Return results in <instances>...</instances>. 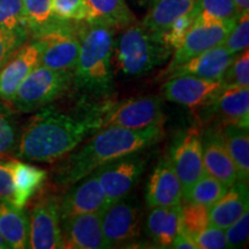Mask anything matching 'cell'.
<instances>
[{
	"mask_svg": "<svg viewBox=\"0 0 249 249\" xmlns=\"http://www.w3.org/2000/svg\"><path fill=\"white\" fill-rule=\"evenodd\" d=\"M201 136L204 173L219 180L227 187L240 180L235 165L224 143L219 127L205 130L203 134L201 133Z\"/></svg>",
	"mask_w": 249,
	"mask_h": 249,
	"instance_id": "18",
	"label": "cell"
},
{
	"mask_svg": "<svg viewBox=\"0 0 249 249\" xmlns=\"http://www.w3.org/2000/svg\"><path fill=\"white\" fill-rule=\"evenodd\" d=\"M91 130L88 117L79 119L46 108L24 127L15 155L24 160L52 163L73 151Z\"/></svg>",
	"mask_w": 249,
	"mask_h": 249,
	"instance_id": "2",
	"label": "cell"
},
{
	"mask_svg": "<svg viewBox=\"0 0 249 249\" xmlns=\"http://www.w3.org/2000/svg\"><path fill=\"white\" fill-rule=\"evenodd\" d=\"M52 12L59 20L87 21L89 12L85 0H51Z\"/></svg>",
	"mask_w": 249,
	"mask_h": 249,
	"instance_id": "36",
	"label": "cell"
},
{
	"mask_svg": "<svg viewBox=\"0 0 249 249\" xmlns=\"http://www.w3.org/2000/svg\"><path fill=\"white\" fill-rule=\"evenodd\" d=\"M196 247L200 249H223L226 248L225 230L209 225L194 238Z\"/></svg>",
	"mask_w": 249,
	"mask_h": 249,
	"instance_id": "40",
	"label": "cell"
},
{
	"mask_svg": "<svg viewBox=\"0 0 249 249\" xmlns=\"http://www.w3.org/2000/svg\"><path fill=\"white\" fill-rule=\"evenodd\" d=\"M113 29L107 24L81 21L80 51L71 73L74 86L92 96H107L113 88Z\"/></svg>",
	"mask_w": 249,
	"mask_h": 249,
	"instance_id": "3",
	"label": "cell"
},
{
	"mask_svg": "<svg viewBox=\"0 0 249 249\" xmlns=\"http://www.w3.org/2000/svg\"><path fill=\"white\" fill-rule=\"evenodd\" d=\"M171 248H177V249H197L196 247L194 240L191 235H188L185 233L182 230H180L178 235L174 239Z\"/></svg>",
	"mask_w": 249,
	"mask_h": 249,
	"instance_id": "42",
	"label": "cell"
},
{
	"mask_svg": "<svg viewBox=\"0 0 249 249\" xmlns=\"http://www.w3.org/2000/svg\"><path fill=\"white\" fill-rule=\"evenodd\" d=\"M141 205L128 195L112 202L101 213L103 235L107 248L132 242L141 234Z\"/></svg>",
	"mask_w": 249,
	"mask_h": 249,
	"instance_id": "8",
	"label": "cell"
},
{
	"mask_svg": "<svg viewBox=\"0 0 249 249\" xmlns=\"http://www.w3.org/2000/svg\"><path fill=\"white\" fill-rule=\"evenodd\" d=\"M7 248V246H6L4 239H2V236L0 235V249H6Z\"/></svg>",
	"mask_w": 249,
	"mask_h": 249,
	"instance_id": "45",
	"label": "cell"
},
{
	"mask_svg": "<svg viewBox=\"0 0 249 249\" xmlns=\"http://www.w3.org/2000/svg\"><path fill=\"white\" fill-rule=\"evenodd\" d=\"M161 99L158 96L130 98L101 107L88 119L93 130L105 127L142 129L163 123Z\"/></svg>",
	"mask_w": 249,
	"mask_h": 249,
	"instance_id": "5",
	"label": "cell"
},
{
	"mask_svg": "<svg viewBox=\"0 0 249 249\" xmlns=\"http://www.w3.org/2000/svg\"><path fill=\"white\" fill-rule=\"evenodd\" d=\"M233 59L234 55L230 53L225 46L218 45L182 62L166 76L171 79L179 75H193L205 80L222 81Z\"/></svg>",
	"mask_w": 249,
	"mask_h": 249,
	"instance_id": "19",
	"label": "cell"
},
{
	"mask_svg": "<svg viewBox=\"0 0 249 249\" xmlns=\"http://www.w3.org/2000/svg\"><path fill=\"white\" fill-rule=\"evenodd\" d=\"M89 22L107 24L113 30L124 29L135 22V17L124 0H85Z\"/></svg>",
	"mask_w": 249,
	"mask_h": 249,
	"instance_id": "25",
	"label": "cell"
},
{
	"mask_svg": "<svg viewBox=\"0 0 249 249\" xmlns=\"http://www.w3.org/2000/svg\"><path fill=\"white\" fill-rule=\"evenodd\" d=\"M180 208L181 204L174 207H155L149 211L145 220V233L158 247L171 248L181 230Z\"/></svg>",
	"mask_w": 249,
	"mask_h": 249,
	"instance_id": "22",
	"label": "cell"
},
{
	"mask_svg": "<svg viewBox=\"0 0 249 249\" xmlns=\"http://www.w3.org/2000/svg\"><path fill=\"white\" fill-rule=\"evenodd\" d=\"M29 35L34 38L53 26L59 18L52 12L51 0H22Z\"/></svg>",
	"mask_w": 249,
	"mask_h": 249,
	"instance_id": "28",
	"label": "cell"
},
{
	"mask_svg": "<svg viewBox=\"0 0 249 249\" xmlns=\"http://www.w3.org/2000/svg\"><path fill=\"white\" fill-rule=\"evenodd\" d=\"M133 1L135 2V4H138L139 6H141V7H143V6H151L156 0H133Z\"/></svg>",
	"mask_w": 249,
	"mask_h": 249,
	"instance_id": "44",
	"label": "cell"
},
{
	"mask_svg": "<svg viewBox=\"0 0 249 249\" xmlns=\"http://www.w3.org/2000/svg\"><path fill=\"white\" fill-rule=\"evenodd\" d=\"M61 222V236L64 248H107L102 231L101 213L77 214V216L62 219Z\"/></svg>",
	"mask_w": 249,
	"mask_h": 249,
	"instance_id": "17",
	"label": "cell"
},
{
	"mask_svg": "<svg viewBox=\"0 0 249 249\" xmlns=\"http://www.w3.org/2000/svg\"><path fill=\"white\" fill-rule=\"evenodd\" d=\"M18 143L17 124L9 111L0 103V160L14 154Z\"/></svg>",
	"mask_w": 249,
	"mask_h": 249,
	"instance_id": "32",
	"label": "cell"
},
{
	"mask_svg": "<svg viewBox=\"0 0 249 249\" xmlns=\"http://www.w3.org/2000/svg\"><path fill=\"white\" fill-rule=\"evenodd\" d=\"M197 0H156L142 24L152 34L160 36L173 21L194 11Z\"/></svg>",
	"mask_w": 249,
	"mask_h": 249,
	"instance_id": "26",
	"label": "cell"
},
{
	"mask_svg": "<svg viewBox=\"0 0 249 249\" xmlns=\"http://www.w3.org/2000/svg\"><path fill=\"white\" fill-rule=\"evenodd\" d=\"M223 85L249 87V52L244 50L241 54L233 59L225 75L222 80Z\"/></svg>",
	"mask_w": 249,
	"mask_h": 249,
	"instance_id": "38",
	"label": "cell"
},
{
	"mask_svg": "<svg viewBox=\"0 0 249 249\" xmlns=\"http://www.w3.org/2000/svg\"><path fill=\"white\" fill-rule=\"evenodd\" d=\"M181 230L192 238L210 225L209 208L195 202H187L180 208Z\"/></svg>",
	"mask_w": 249,
	"mask_h": 249,
	"instance_id": "31",
	"label": "cell"
},
{
	"mask_svg": "<svg viewBox=\"0 0 249 249\" xmlns=\"http://www.w3.org/2000/svg\"><path fill=\"white\" fill-rule=\"evenodd\" d=\"M60 220L59 198L52 194L40 195L30 211L28 248H64Z\"/></svg>",
	"mask_w": 249,
	"mask_h": 249,
	"instance_id": "11",
	"label": "cell"
},
{
	"mask_svg": "<svg viewBox=\"0 0 249 249\" xmlns=\"http://www.w3.org/2000/svg\"><path fill=\"white\" fill-rule=\"evenodd\" d=\"M81 21L58 20L35 37L42 43L39 65L50 70L73 73L80 51Z\"/></svg>",
	"mask_w": 249,
	"mask_h": 249,
	"instance_id": "7",
	"label": "cell"
},
{
	"mask_svg": "<svg viewBox=\"0 0 249 249\" xmlns=\"http://www.w3.org/2000/svg\"><path fill=\"white\" fill-rule=\"evenodd\" d=\"M0 27L28 31L22 0H0Z\"/></svg>",
	"mask_w": 249,
	"mask_h": 249,
	"instance_id": "33",
	"label": "cell"
},
{
	"mask_svg": "<svg viewBox=\"0 0 249 249\" xmlns=\"http://www.w3.org/2000/svg\"><path fill=\"white\" fill-rule=\"evenodd\" d=\"M0 235L7 248H28L29 217L24 208H18L8 201L0 202Z\"/></svg>",
	"mask_w": 249,
	"mask_h": 249,
	"instance_id": "23",
	"label": "cell"
},
{
	"mask_svg": "<svg viewBox=\"0 0 249 249\" xmlns=\"http://www.w3.org/2000/svg\"><path fill=\"white\" fill-rule=\"evenodd\" d=\"M249 213L245 211L234 223L225 229L226 248H240L248 240Z\"/></svg>",
	"mask_w": 249,
	"mask_h": 249,
	"instance_id": "39",
	"label": "cell"
},
{
	"mask_svg": "<svg viewBox=\"0 0 249 249\" xmlns=\"http://www.w3.org/2000/svg\"><path fill=\"white\" fill-rule=\"evenodd\" d=\"M195 18L205 21L238 20L239 14L233 0H197Z\"/></svg>",
	"mask_w": 249,
	"mask_h": 249,
	"instance_id": "30",
	"label": "cell"
},
{
	"mask_svg": "<svg viewBox=\"0 0 249 249\" xmlns=\"http://www.w3.org/2000/svg\"><path fill=\"white\" fill-rule=\"evenodd\" d=\"M169 160L181 183L183 196L204 174L202 136L197 127L177 135L170 148Z\"/></svg>",
	"mask_w": 249,
	"mask_h": 249,
	"instance_id": "9",
	"label": "cell"
},
{
	"mask_svg": "<svg viewBox=\"0 0 249 249\" xmlns=\"http://www.w3.org/2000/svg\"><path fill=\"white\" fill-rule=\"evenodd\" d=\"M222 85V81L179 75L167 79L163 85V93L167 101L182 105L193 112H198L209 104Z\"/></svg>",
	"mask_w": 249,
	"mask_h": 249,
	"instance_id": "13",
	"label": "cell"
},
{
	"mask_svg": "<svg viewBox=\"0 0 249 249\" xmlns=\"http://www.w3.org/2000/svg\"><path fill=\"white\" fill-rule=\"evenodd\" d=\"M14 182V194L12 203L24 208L31 198L42 189L48 178L45 170L24 161L9 160Z\"/></svg>",
	"mask_w": 249,
	"mask_h": 249,
	"instance_id": "24",
	"label": "cell"
},
{
	"mask_svg": "<svg viewBox=\"0 0 249 249\" xmlns=\"http://www.w3.org/2000/svg\"><path fill=\"white\" fill-rule=\"evenodd\" d=\"M249 44V14L244 13L238 20L224 40L223 45L232 55H235L248 49Z\"/></svg>",
	"mask_w": 249,
	"mask_h": 249,
	"instance_id": "35",
	"label": "cell"
},
{
	"mask_svg": "<svg viewBox=\"0 0 249 249\" xmlns=\"http://www.w3.org/2000/svg\"><path fill=\"white\" fill-rule=\"evenodd\" d=\"M163 138V124L142 129L105 127L62 163L55 174L58 185L70 187L97 167L124 156L141 152Z\"/></svg>",
	"mask_w": 249,
	"mask_h": 249,
	"instance_id": "1",
	"label": "cell"
},
{
	"mask_svg": "<svg viewBox=\"0 0 249 249\" xmlns=\"http://www.w3.org/2000/svg\"><path fill=\"white\" fill-rule=\"evenodd\" d=\"M29 33L24 30H11L0 27V68L14 52L27 42Z\"/></svg>",
	"mask_w": 249,
	"mask_h": 249,
	"instance_id": "37",
	"label": "cell"
},
{
	"mask_svg": "<svg viewBox=\"0 0 249 249\" xmlns=\"http://www.w3.org/2000/svg\"><path fill=\"white\" fill-rule=\"evenodd\" d=\"M144 165V158L140 152H135L108 161L93 171L107 195V205L132 192L141 179Z\"/></svg>",
	"mask_w": 249,
	"mask_h": 249,
	"instance_id": "12",
	"label": "cell"
},
{
	"mask_svg": "<svg viewBox=\"0 0 249 249\" xmlns=\"http://www.w3.org/2000/svg\"><path fill=\"white\" fill-rule=\"evenodd\" d=\"M42 43L34 38L21 45L0 68V99L11 103L22 81L39 65Z\"/></svg>",
	"mask_w": 249,
	"mask_h": 249,
	"instance_id": "15",
	"label": "cell"
},
{
	"mask_svg": "<svg viewBox=\"0 0 249 249\" xmlns=\"http://www.w3.org/2000/svg\"><path fill=\"white\" fill-rule=\"evenodd\" d=\"M219 127L224 143L238 171L239 179L248 182L249 178V135L247 128L224 124Z\"/></svg>",
	"mask_w": 249,
	"mask_h": 249,
	"instance_id": "27",
	"label": "cell"
},
{
	"mask_svg": "<svg viewBox=\"0 0 249 249\" xmlns=\"http://www.w3.org/2000/svg\"><path fill=\"white\" fill-rule=\"evenodd\" d=\"M182 200V188L172 164L163 158L149 178L145 201L149 208L174 207Z\"/></svg>",
	"mask_w": 249,
	"mask_h": 249,
	"instance_id": "20",
	"label": "cell"
},
{
	"mask_svg": "<svg viewBox=\"0 0 249 249\" xmlns=\"http://www.w3.org/2000/svg\"><path fill=\"white\" fill-rule=\"evenodd\" d=\"M107 207V195L95 172L73 183L70 191L59 200L61 220L77 214L102 213Z\"/></svg>",
	"mask_w": 249,
	"mask_h": 249,
	"instance_id": "14",
	"label": "cell"
},
{
	"mask_svg": "<svg viewBox=\"0 0 249 249\" xmlns=\"http://www.w3.org/2000/svg\"><path fill=\"white\" fill-rule=\"evenodd\" d=\"M227 188L229 187L220 182L219 180L204 173L182 196V200L195 202V203L203 204L209 208L226 192Z\"/></svg>",
	"mask_w": 249,
	"mask_h": 249,
	"instance_id": "29",
	"label": "cell"
},
{
	"mask_svg": "<svg viewBox=\"0 0 249 249\" xmlns=\"http://www.w3.org/2000/svg\"><path fill=\"white\" fill-rule=\"evenodd\" d=\"M235 22L236 20L205 21L195 18L181 44L174 50L172 60L164 71L163 76H166L173 68L181 65L188 59L214 46L222 45L230 31L234 27Z\"/></svg>",
	"mask_w": 249,
	"mask_h": 249,
	"instance_id": "10",
	"label": "cell"
},
{
	"mask_svg": "<svg viewBox=\"0 0 249 249\" xmlns=\"http://www.w3.org/2000/svg\"><path fill=\"white\" fill-rule=\"evenodd\" d=\"M196 17V11L189 12L181 15V17L173 21V23L167 28L164 33L160 35V38L163 44L170 50H176L181 44L186 34L191 29L193 22H194Z\"/></svg>",
	"mask_w": 249,
	"mask_h": 249,
	"instance_id": "34",
	"label": "cell"
},
{
	"mask_svg": "<svg viewBox=\"0 0 249 249\" xmlns=\"http://www.w3.org/2000/svg\"><path fill=\"white\" fill-rule=\"evenodd\" d=\"M14 194V182L11 164L8 160H0V202H12Z\"/></svg>",
	"mask_w": 249,
	"mask_h": 249,
	"instance_id": "41",
	"label": "cell"
},
{
	"mask_svg": "<svg viewBox=\"0 0 249 249\" xmlns=\"http://www.w3.org/2000/svg\"><path fill=\"white\" fill-rule=\"evenodd\" d=\"M204 108L220 120L219 126L233 124L248 129L249 89L248 87L222 85L214 97Z\"/></svg>",
	"mask_w": 249,
	"mask_h": 249,
	"instance_id": "16",
	"label": "cell"
},
{
	"mask_svg": "<svg viewBox=\"0 0 249 249\" xmlns=\"http://www.w3.org/2000/svg\"><path fill=\"white\" fill-rule=\"evenodd\" d=\"M247 182L238 180L209 207L210 225L225 230L248 210Z\"/></svg>",
	"mask_w": 249,
	"mask_h": 249,
	"instance_id": "21",
	"label": "cell"
},
{
	"mask_svg": "<svg viewBox=\"0 0 249 249\" xmlns=\"http://www.w3.org/2000/svg\"><path fill=\"white\" fill-rule=\"evenodd\" d=\"M71 79V73L53 71L38 65L22 81L11 104L22 113L39 110L64 95Z\"/></svg>",
	"mask_w": 249,
	"mask_h": 249,
	"instance_id": "6",
	"label": "cell"
},
{
	"mask_svg": "<svg viewBox=\"0 0 249 249\" xmlns=\"http://www.w3.org/2000/svg\"><path fill=\"white\" fill-rule=\"evenodd\" d=\"M123 30L114 42L112 64L124 75H144L170 55L171 50L163 44L160 36L142 23L134 22Z\"/></svg>",
	"mask_w": 249,
	"mask_h": 249,
	"instance_id": "4",
	"label": "cell"
},
{
	"mask_svg": "<svg viewBox=\"0 0 249 249\" xmlns=\"http://www.w3.org/2000/svg\"><path fill=\"white\" fill-rule=\"evenodd\" d=\"M235 4L236 11H238L239 17L244 13H247L249 9V0H233Z\"/></svg>",
	"mask_w": 249,
	"mask_h": 249,
	"instance_id": "43",
	"label": "cell"
}]
</instances>
